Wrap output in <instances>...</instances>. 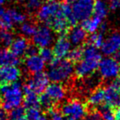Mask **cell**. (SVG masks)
<instances>
[{"instance_id": "1", "label": "cell", "mask_w": 120, "mask_h": 120, "mask_svg": "<svg viewBox=\"0 0 120 120\" xmlns=\"http://www.w3.org/2000/svg\"><path fill=\"white\" fill-rule=\"evenodd\" d=\"M83 57L76 66L74 72L79 78L86 77L93 74L98 69V66L101 60V54L97 48L88 43L82 49Z\"/></svg>"}, {"instance_id": "2", "label": "cell", "mask_w": 120, "mask_h": 120, "mask_svg": "<svg viewBox=\"0 0 120 120\" xmlns=\"http://www.w3.org/2000/svg\"><path fill=\"white\" fill-rule=\"evenodd\" d=\"M0 99L3 109L11 111L19 107L23 101V87L18 82L4 84L0 86Z\"/></svg>"}, {"instance_id": "3", "label": "cell", "mask_w": 120, "mask_h": 120, "mask_svg": "<svg viewBox=\"0 0 120 120\" xmlns=\"http://www.w3.org/2000/svg\"><path fill=\"white\" fill-rule=\"evenodd\" d=\"M73 72L74 67L71 61L64 58H56L49 62L47 76L52 82L63 83L70 80Z\"/></svg>"}, {"instance_id": "4", "label": "cell", "mask_w": 120, "mask_h": 120, "mask_svg": "<svg viewBox=\"0 0 120 120\" xmlns=\"http://www.w3.org/2000/svg\"><path fill=\"white\" fill-rule=\"evenodd\" d=\"M61 112L64 120H82L86 115V106L81 100H72L64 104Z\"/></svg>"}, {"instance_id": "5", "label": "cell", "mask_w": 120, "mask_h": 120, "mask_svg": "<svg viewBox=\"0 0 120 120\" xmlns=\"http://www.w3.org/2000/svg\"><path fill=\"white\" fill-rule=\"evenodd\" d=\"M61 7L59 0H47L41 4L37 12V18L40 22L49 26L58 13Z\"/></svg>"}, {"instance_id": "6", "label": "cell", "mask_w": 120, "mask_h": 120, "mask_svg": "<svg viewBox=\"0 0 120 120\" xmlns=\"http://www.w3.org/2000/svg\"><path fill=\"white\" fill-rule=\"evenodd\" d=\"M98 71L100 76L105 80L115 79L120 75V63L116 58L107 57L100 60Z\"/></svg>"}, {"instance_id": "7", "label": "cell", "mask_w": 120, "mask_h": 120, "mask_svg": "<svg viewBox=\"0 0 120 120\" xmlns=\"http://www.w3.org/2000/svg\"><path fill=\"white\" fill-rule=\"evenodd\" d=\"M95 0H77L72 6V14L77 22H82L91 17Z\"/></svg>"}, {"instance_id": "8", "label": "cell", "mask_w": 120, "mask_h": 120, "mask_svg": "<svg viewBox=\"0 0 120 120\" xmlns=\"http://www.w3.org/2000/svg\"><path fill=\"white\" fill-rule=\"evenodd\" d=\"M32 38L34 45L38 48L49 47L53 41V34L49 26H40L35 29Z\"/></svg>"}, {"instance_id": "9", "label": "cell", "mask_w": 120, "mask_h": 120, "mask_svg": "<svg viewBox=\"0 0 120 120\" xmlns=\"http://www.w3.org/2000/svg\"><path fill=\"white\" fill-rule=\"evenodd\" d=\"M20 77L21 70L17 66H0V85L16 82Z\"/></svg>"}, {"instance_id": "10", "label": "cell", "mask_w": 120, "mask_h": 120, "mask_svg": "<svg viewBox=\"0 0 120 120\" xmlns=\"http://www.w3.org/2000/svg\"><path fill=\"white\" fill-rule=\"evenodd\" d=\"M45 95L51 100L53 104L60 103L65 99L67 95L66 88L59 82H53L49 84L45 89Z\"/></svg>"}, {"instance_id": "11", "label": "cell", "mask_w": 120, "mask_h": 120, "mask_svg": "<svg viewBox=\"0 0 120 120\" xmlns=\"http://www.w3.org/2000/svg\"><path fill=\"white\" fill-rule=\"evenodd\" d=\"M49 77L44 72H38L28 79L26 86L37 94H41L49 85Z\"/></svg>"}, {"instance_id": "12", "label": "cell", "mask_w": 120, "mask_h": 120, "mask_svg": "<svg viewBox=\"0 0 120 120\" xmlns=\"http://www.w3.org/2000/svg\"><path fill=\"white\" fill-rule=\"evenodd\" d=\"M101 52L106 56H111L116 53L120 49V34L118 32L111 34L106 40H104L101 45Z\"/></svg>"}, {"instance_id": "13", "label": "cell", "mask_w": 120, "mask_h": 120, "mask_svg": "<svg viewBox=\"0 0 120 120\" xmlns=\"http://www.w3.org/2000/svg\"><path fill=\"white\" fill-rule=\"evenodd\" d=\"M25 67L29 72L35 74L43 72L45 68V62L38 54L28 55L25 60Z\"/></svg>"}, {"instance_id": "14", "label": "cell", "mask_w": 120, "mask_h": 120, "mask_svg": "<svg viewBox=\"0 0 120 120\" xmlns=\"http://www.w3.org/2000/svg\"><path fill=\"white\" fill-rule=\"evenodd\" d=\"M71 47L72 45L68 38L62 35L57 39L53 45V55H55L56 58H65L66 56H68L69 51L71 50Z\"/></svg>"}, {"instance_id": "15", "label": "cell", "mask_w": 120, "mask_h": 120, "mask_svg": "<svg viewBox=\"0 0 120 120\" xmlns=\"http://www.w3.org/2000/svg\"><path fill=\"white\" fill-rule=\"evenodd\" d=\"M70 26L71 25L69 23L68 20L64 14V12H62L61 7H60L59 12L56 15V17L53 18V20L52 21L49 26H51L54 31L61 34V35H64L68 30Z\"/></svg>"}, {"instance_id": "16", "label": "cell", "mask_w": 120, "mask_h": 120, "mask_svg": "<svg viewBox=\"0 0 120 120\" xmlns=\"http://www.w3.org/2000/svg\"><path fill=\"white\" fill-rule=\"evenodd\" d=\"M105 105L112 108L120 104V90L113 83L105 89Z\"/></svg>"}, {"instance_id": "17", "label": "cell", "mask_w": 120, "mask_h": 120, "mask_svg": "<svg viewBox=\"0 0 120 120\" xmlns=\"http://www.w3.org/2000/svg\"><path fill=\"white\" fill-rule=\"evenodd\" d=\"M11 50L13 54L17 57H21L26 53L27 48L29 46L28 40L23 36H20L13 40L11 44Z\"/></svg>"}, {"instance_id": "18", "label": "cell", "mask_w": 120, "mask_h": 120, "mask_svg": "<svg viewBox=\"0 0 120 120\" xmlns=\"http://www.w3.org/2000/svg\"><path fill=\"white\" fill-rule=\"evenodd\" d=\"M86 33L87 32L82 28V26H75L69 31L68 40L72 45H82L86 39Z\"/></svg>"}, {"instance_id": "19", "label": "cell", "mask_w": 120, "mask_h": 120, "mask_svg": "<svg viewBox=\"0 0 120 120\" xmlns=\"http://www.w3.org/2000/svg\"><path fill=\"white\" fill-rule=\"evenodd\" d=\"M20 63L18 57L6 49H0V66L14 65L17 66Z\"/></svg>"}, {"instance_id": "20", "label": "cell", "mask_w": 120, "mask_h": 120, "mask_svg": "<svg viewBox=\"0 0 120 120\" xmlns=\"http://www.w3.org/2000/svg\"><path fill=\"white\" fill-rule=\"evenodd\" d=\"M23 101L26 108L35 107L39 105L38 94L26 86L23 87Z\"/></svg>"}, {"instance_id": "21", "label": "cell", "mask_w": 120, "mask_h": 120, "mask_svg": "<svg viewBox=\"0 0 120 120\" xmlns=\"http://www.w3.org/2000/svg\"><path fill=\"white\" fill-rule=\"evenodd\" d=\"M88 104L91 107H97L105 102V89L97 88L88 97Z\"/></svg>"}, {"instance_id": "22", "label": "cell", "mask_w": 120, "mask_h": 120, "mask_svg": "<svg viewBox=\"0 0 120 120\" xmlns=\"http://www.w3.org/2000/svg\"><path fill=\"white\" fill-rule=\"evenodd\" d=\"M101 21L102 19L94 16L92 18L89 17L86 20L82 21V26L86 32H89V33H91V34L95 33V32H96L100 29Z\"/></svg>"}, {"instance_id": "23", "label": "cell", "mask_w": 120, "mask_h": 120, "mask_svg": "<svg viewBox=\"0 0 120 120\" xmlns=\"http://www.w3.org/2000/svg\"><path fill=\"white\" fill-rule=\"evenodd\" d=\"M109 8L103 0H95L93 7V14L95 17L100 19L105 18L108 14Z\"/></svg>"}, {"instance_id": "24", "label": "cell", "mask_w": 120, "mask_h": 120, "mask_svg": "<svg viewBox=\"0 0 120 120\" xmlns=\"http://www.w3.org/2000/svg\"><path fill=\"white\" fill-rule=\"evenodd\" d=\"M14 22L9 14L8 11H5L0 16V30H10L13 27Z\"/></svg>"}, {"instance_id": "25", "label": "cell", "mask_w": 120, "mask_h": 120, "mask_svg": "<svg viewBox=\"0 0 120 120\" xmlns=\"http://www.w3.org/2000/svg\"><path fill=\"white\" fill-rule=\"evenodd\" d=\"M36 27L34 26L33 23L30 22H24L22 23L20 27V31L24 36L26 37H30L34 35Z\"/></svg>"}, {"instance_id": "26", "label": "cell", "mask_w": 120, "mask_h": 120, "mask_svg": "<svg viewBox=\"0 0 120 120\" xmlns=\"http://www.w3.org/2000/svg\"><path fill=\"white\" fill-rule=\"evenodd\" d=\"M8 12L13 21L14 24H22L26 20V15L24 14L23 12L17 10V9H8Z\"/></svg>"}, {"instance_id": "27", "label": "cell", "mask_w": 120, "mask_h": 120, "mask_svg": "<svg viewBox=\"0 0 120 120\" xmlns=\"http://www.w3.org/2000/svg\"><path fill=\"white\" fill-rule=\"evenodd\" d=\"M100 113L102 120H115L114 111L112 109V107L108 105H103L100 109Z\"/></svg>"}, {"instance_id": "28", "label": "cell", "mask_w": 120, "mask_h": 120, "mask_svg": "<svg viewBox=\"0 0 120 120\" xmlns=\"http://www.w3.org/2000/svg\"><path fill=\"white\" fill-rule=\"evenodd\" d=\"M14 40L13 34L8 30H0V42L4 46H9Z\"/></svg>"}, {"instance_id": "29", "label": "cell", "mask_w": 120, "mask_h": 120, "mask_svg": "<svg viewBox=\"0 0 120 120\" xmlns=\"http://www.w3.org/2000/svg\"><path fill=\"white\" fill-rule=\"evenodd\" d=\"M68 57V60L72 63H78L83 57V50L79 47L72 49L69 51Z\"/></svg>"}, {"instance_id": "30", "label": "cell", "mask_w": 120, "mask_h": 120, "mask_svg": "<svg viewBox=\"0 0 120 120\" xmlns=\"http://www.w3.org/2000/svg\"><path fill=\"white\" fill-rule=\"evenodd\" d=\"M41 116V111L38 106L27 108L26 111V118L27 120H38Z\"/></svg>"}, {"instance_id": "31", "label": "cell", "mask_w": 120, "mask_h": 120, "mask_svg": "<svg viewBox=\"0 0 120 120\" xmlns=\"http://www.w3.org/2000/svg\"><path fill=\"white\" fill-rule=\"evenodd\" d=\"M104 42V36L102 33H92L89 39V43L93 45L96 48H100Z\"/></svg>"}, {"instance_id": "32", "label": "cell", "mask_w": 120, "mask_h": 120, "mask_svg": "<svg viewBox=\"0 0 120 120\" xmlns=\"http://www.w3.org/2000/svg\"><path fill=\"white\" fill-rule=\"evenodd\" d=\"M39 52H40V56L45 60V62H50L53 58V49H49V47L41 48V49Z\"/></svg>"}, {"instance_id": "33", "label": "cell", "mask_w": 120, "mask_h": 120, "mask_svg": "<svg viewBox=\"0 0 120 120\" xmlns=\"http://www.w3.org/2000/svg\"><path fill=\"white\" fill-rule=\"evenodd\" d=\"M42 4L41 0H26V6L29 12H35L37 11Z\"/></svg>"}, {"instance_id": "34", "label": "cell", "mask_w": 120, "mask_h": 120, "mask_svg": "<svg viewBox=\"0 0 120 120\" xmlns=\"http://www.w3.org/2000/svg\"><path fill=\"white\" fill-rule=\"evenodd\" d=\"M39 104H40L43 108L47 109H51L52 106L53 105V103L51 101V100H50L45 93L42 94L41 96L39 98Z\"/></svg>"}, {"instance_id": "35", "label": "cell", "mask_w": 120, "mask_h": 120, "mask_svg": "<svg viewBox=\"0 0 120 120\" xmlns=\"http://www.w3.org/2000/svg\"><path fill=\"white\" fill-rule=\"evenodd\" d=\"M49 120H64V117L62 112L54 109H49Z\"/></svg>"}, {"instance_id": "36", "label": "cell", "mask_w": 120, "mask_h": 120, "mask_svg": "<svg viewBox=\"0 0 120 120\" xmlns=\"http://www.w3.org/2000/svg\"><path fill=\"white\" fill-rule=\"evenodd\" d=\"M87 120H102L100 112L95 110L91 111L87 116Z\"/></svg>"}, {"instance_id": "37", "label": "cell", "mask_w": 120, "mask_h": 120, "mask_svg": "<svg viewBox=\"0 0 120 120\" xmlns=\"http://www.w3.org/2000/svg\"><path fill=\"white\" fill-rule=\"evenodd\" d=\"M39 53V49L38 47L36 45H29L28 48H27L26 53L27 55H35V54H38Z\"/></svg>"}, {"instance_id": "38", "label": "cell", "mask_w": 120, "mask_h": 120, "mask_svg": "<svg viewBox=\"0 0 120 120\" xmlns=\"http://www.w3.org/2000/svg\"><path fill=\"white\" fill-rule=\"evenodd\" d=\"M0 120H8V114L4 109H0Z\"/></svg>"}, {"instance_id": "39", "label": "cell", "mask_w": 120, "mask_h": 120, "mask_svg": "<svg viewBox=\"0 0 120 120\" xmlns=\"http://www.w3.org/2000/svg\"><path fill=\"white\" fill-rule=\"evenodd\" d=\"M112 83H113V85L117 87V88H118L120 90V75L118 76V77H116V78L114 79V81H113Z\"/></svg>"}, {"instance_id": "40", "label": "cell", "mask_w": 120, "mask_h": 120, "mask_svg": "<svg viewBox=\"0 0 120 120\" xmlns=\"http://www.w3.org/2000/svg\"><path fill=\"white\" fill-rule=\"evenodd\" d=\"M115 58L120 63V49L116 52V53H115Z\"/></svg>"}, {"instance_id": "41", "label": "cell", "mask_w": 120, "mask_h": 120, "mask_svg": "<svg viewBox=\"0 0 120 120\" xmlns=\"http://www.w3.org/2000/svg\"><path fill=\"white\" fill-rule=\"evenodd\" d=\"M9 120H27L26 118V115L23 117H20V118H11Z\"/></svg>"}, {"instance_id": "42", "label": "cell", "mask_w": 120, "mask_h": 120, "mask_svg": "<svg viewBox=\"0 0 120 120\" xmlns=\"http://www.w3.org/2000/svg\"><path fill=\"white\" fill-rule=\"evenodd\" d=\"M38 120H49V119H48V118H46V117H45V116H43V115H42V116L40 117Z\"/></svg>"}, {"instance_id": "43", "label": "cell", "mask_w": 120, "mask_h": 120, "mask_svg": "<svg viewBox=\"0 0 120 120\" xmlns=\"http://www.w3.org/2000/svg\"><path fill=\"white\" fill-rule=\"evenodd\" d=\"M5 1H6V0H0V6H2L3 4L5 3Z\"/></svg>"}, {"instance_id": "44", "label": "cell", "mask_w": 120, "mask_h": 120, "mask_svg": "<svg viewBox=\"0 0 120 120\" xmlns=\"http://www.w3.org/2000/svg\"><path fill=\"white\" fill-rule=\"evenodd\" d=\"M76 1H77V0H68V2L70 3H75Z\"/></svg>"}, {"instance_id": "45", "label": "cell", "mask_w": 120, "mask_h": 120, "mask_svg": "<svg viewBox=\"0 0 120 120\" xmlns=\"http://www.w3.org/2000/svg\"><path fill=\"white\" fill-rule=\"evenodd\" d=\"M118 9H119L120 10V0L118 1Z\"/></svg>"}, {"instance_id": "46", "label": "cell", "mask_w": 120, "mask_h": 120, "mask_svg": "<svg viewBox=\"0 0 120 120\" xmlns=\"http://www.w3.org/2000/svg\"><path fill=\"white\" fill-rule=\"evenodd\" d=\"M119 105V107H118V109H120V104H119V105Z\"/></svg>"}]
</instances>
